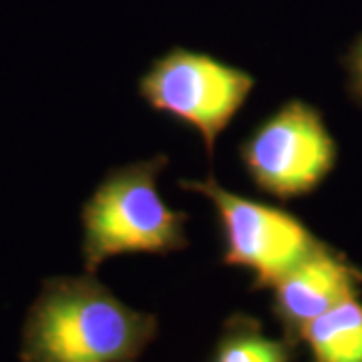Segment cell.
Returning a JSON list of instances; mask_svg holds the SVG:
<instances>
[{
  "label": "cell",
  "instance_id": "1",
  "mask_svg": "<svg viewBox=\"0 0 362 362\" xmlns=\"http://www.w3.org/2000/svg\"><path fill=\"white\" fill-rule=\"evenodd\" d=\"M157 318L127 306L93 274L40 286L26 312L21 362H135L157 337Z\"/></svg>",
  "mask_w": 362,
  "mask_h": 362
},
{
  "label": "cell",
  "instance_id": "2",
  "mask_svg": "<svg viewBox=\"0 0 362 362\" xmlns=\"http://www.w3.org/2000/svg\"><path fill=\"white\" fill-rule=\"evenodd\" d=\"M168 157L117 168L105 175L81 209L83 264L89 274L121 254L165 256L187 246L183 211H175L157 192Z\"/></svg>",
  "mask_w": 362,
  "mask_h": 362
},
{
  "label": "cell",
  "instance_id": "3",
  "mask_svg": "<svg viewBox=\"0 0 362 362\" xmlns=\"http://www.w3.org/2000/svg\"><path fill=\"white\" fill-rule=\"evenodd\" d=\"M180 187L214 204L221 230V262L250 272L256 290L272 288L322 244L294 214L233 194L211 175L183 180Z\"/></svg>",
  "mask_w": 362,
  "mask_h": 362
},
{
  "label": "cell",
  "instance_id": "4",
  "mask_svg": "<svg viewBox=\"0 0 362 362\" xmlns=\"http://www.w3.org/2000/svg\"><path fill=\"white\" fill-rule=\"evenodd\" d=\"M256 78L207 52L173 47L139 78V95L157 113L194 127L214 156L216 139L244 107Z\"/></svg>",
  "mask_w": 362,
  "mask_h": 362
},
{
  "label": "cell",
  "instance_id": "5",
  "mask_svg": "<svg viewBox=\"0 0 362 362\" xmlns=\"http://www.w3.org/2000/svg\"><path fill=\"white\" fill-rule=\"evenodd\" d=\"M240 159L259 192L288 202L322 185L337 168L338 143L314 105L292 99L252 131Z\"/></svg>",
  "mask_w": 362,
  "mask_h": 362
},
{
  "label": "cell",
  "instance_id": "6",
  "mask_svg": "<svg viewBox=\"0 0 362 362\" xmlns=\"http://www.w3.org/2000/svg\"><path fill=\"white\" fill-rule=\"evenodd\" d=\"M272 312L282 337L298 346L306 324L324 312L361 296L362 270L337 247L322 242L272 286Z\"/></svg>",
  "mask_w": 362,
  "mask_h": 362
},
{
  "label": "cell",
  "instance_id": "7",
  "mask_svg": "<svg viewBox=\"0 0 362 362\" xmlns=\"http://www.w3.org/2000/svg\"><path fill=\"white\" fill-rule=\"evenodd\" d=\"M308 362H362V300L350 298L314 318L298 337Z\"/></svg>",
  "mask_w": 362,
  "mask_h": 362
},
{
  "label": "cell",
  "instance_id": "8",
  "mask_svg": "<svg viewBox=\"0 0 362 362\" xmlns=\"http://www.w3.org/2000/svg\"><path fill=\"white\" fill-rule=\"evenodd\" d=\"M296 344L286 337L272 338L262 322L235 314L223 324L209 362H294Z\"/></svg>",
  "mask_w": 362,
  "mask_h": 362
},
{
  "label": "cell",
  "instance_id": "9",
  "mask_svg": "<svg viewBox=\"0 0 362 362\" xmlns=\"http://www.w3.org/2000/svg\"><path fill=\"white\" fill-rule=\"evenodd\" d=\"M342 66L346 71V90L350 99L362 107V35L352 40L346 54L342 57Z\"/></svg>",
  "mask_w": 362,
  "mask_h": 362
}]
</instances>
